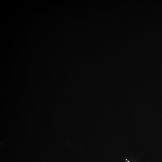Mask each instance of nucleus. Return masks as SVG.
I'll return each instance as SVG.
<instances>
[{
    "label": "nucleus",
    "mask_w": 162,
    "mask_h": 162,
    "mask_svg": "<svg viewBox=\"0 0 162 162\" xmlns=\"http://www.w3.org/2000/svg\"><path fill=\"white\" fill-rule=\"evenodd\" d=\"M128 162H130L128 161Z\"/></svg>",
    "instance_id": "nucleus-1"
}]
</instances>
